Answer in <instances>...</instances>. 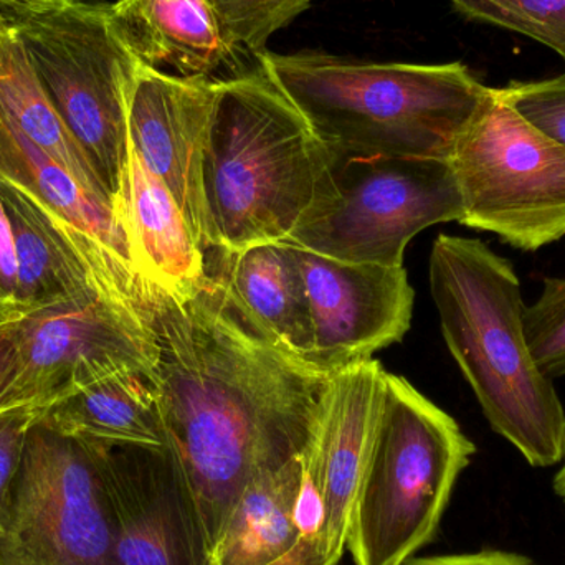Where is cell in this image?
Listing matches in <instances>:
<instances>
[{
    "label": "cell",
    "instance_id": "cell-29",
    "mask_svg": "<svg viewBox=\"0 0 565 565\" xmlns=\"http://www.w3.org/2000/svg\"><path fill=\"white\" fill-rule=\"evenodd\" d=\"M405 565H536L520 554L504 551H481L473 554H457V556L424 557L408 561Z\"/></svg>",
    "mask_w": 565,
    "mask_h": 565
},
{
    "label": "cell",
    "instance_id": "cell-11",
    "mask_svg": "<svg viewBox=\"0 0 565 565\" xmlns=\"http://www.w3.org/2000/svg\"><path fill=\"white\" fill-rule=\"evenodd\" d=\"M118 565H214L194 491L169 447L99 444Z\"/></svg>",
    "mask_w": 565,
    "mask_h": 565
},
{
    "label": "cell",
    "instance_id": "cell-25",
    "mask_svg": "<svg viewBox=\"0 0 565 565\" xmlns=\"http://www.w3.org/2000/svg\"><path fill=\"white\" fill-rule=\"evenodd\" d=\"M540 298L524 312L527 344L537 367L556 381L565 377V278H544Z\"/></svg>",
    "mask_w": 565,
    "mask_h": 565
},
{
    "label": "cell",
    "instance_id": "cell-14",
    "mask_svg": "<svg viewBox=\"0 0 565 565\" xmlns=\"http://www.w3.org/2000/svg\"><path fill=\"white\" fill-rule=\"evenodd\" d=\"M17 262L22 319L89 296L139 298V275L118 255L76 231L13 185L0 182Z\"/></svg>",
    "mask_w": 565,
    "mask_h": 565
},
{
    "label": "cell",
    "instance_id": "cell-18",
    "mask_svg": "<svg viewBox=\"0 0 565 565\" xmlns=\"http://www.w3.org/2000/svg\"><path fill=\"white\" fill-rule=\"evenodd\" d=\"M126 231L139 277L171 292H191L207 274L199 247L169 189L146 169L129 145Z\"/></svg>",
    "mask_w": 565,
    "mask_h": 565
},
{
    "label": "cell",
    "instance_id": "cell-22",
    "mask_svg": "<svg viewBox=\"0 0 565 565\" xmlns=\"http://www.w3.org/2000/svg\"><path fill=\"white\" fill-rule=\"evenodd\" d=\"M0 109L79 184L108 202L85 152L60 118L32 58L9 17L0 10ZM111 205V204H109ZM116 212V211H115Z\"/></svg>",
    "mask_w": 565,
    "mask_h": 565
},
{
    "label": "cell",
    "instance_id": "cell-28",
    "mask_svg": "<svg viewBox=\"0 0 565 565\" xmlns=\"http://www.w3.org/2000/svg\"><path fill=\"white\" fill-rule=\"evenodd\" d=\"M22 321L17 302V262L9 218L0 199V331Z\"/></svg>",
    "mask_w": 565,
    "mask_h": 565
},
{
    "label": "cell",
    "instance_id": "cell-4",
    "mask_svg": "<svg viewBox=\"0 0 565 565\" xmlns=\"http://www.w3.org/2000/svg\"><path fill=\"white\" fill-rule=\"evenodd\" d=\"M335 152L448 161L490 95L460 62H365L328 53L257 56Z\"/></svg>",
    "mask_w": 565,
    "mask_h": 565
},
{
    "label": "cell",
    "instance_id": "cell-21",
    "mask_svg": "<svg viewBox=\"0 0 565 565\" xmlns=\"http://www.w3.org/2000/svg\"><path fill=\"white\" fill-rule=\"evenodd\" d=\"M40 422L83 440L105 445L168 447L152 375L125 372L102 379L36 415Z\"/></svg>",
    "mask_w": 565,
    "mask_h": 565
},
{
    "label": "cell",
    "instance_id": "cell-24",
    "mask_svg": "<svg viewBox=\"0 0 565 565\" xmlns=\"http://www.w3.org/2000/svg\"><path fill=\"white\" fill-rule=\"evenodd\" d=\"M242 53H267L275 33L301 15L315 0H212Z\"/></svg>",
    "mask_w": 565,
    "mask_h": 565
},
{
    "label": "cell",
    "instance_id": "cell-17",
    "mask_svg": "<svg viewBox=\"0 0 565 565\" xmlns=\"http://www.w3.org/2000/svg\"><path fill=\"white\" fill-rule=\"evenodd\" d=\"M205 257L214 262L232 299L252 324L271 344L308 362L315 334L298 247L271 242L234 254L215 248L205 252Z\"/></svg>",
    "mask_w": 565,
    "mask_h": 565
},
{
    "label": "cell",
    "instance_id": "cell-6",
    "mask_svg": "<svg viewBox=\"0 0 565 565\" xmlns=\"http://www.w3.org/2000/svg\"><path fill=\"white\" fill-rule=\"evenodd\" d=\"M2 12L126 227L129 102L142 62L119 30L111 3L17 7Z\"/></svg>",
    "mask_w": 565,
    "mask_h": 565
},
{
    "label": "cell",
    "instance_id": "cell-31",
    "mask_svg": "<svg viewBox=\"0 0 565 565\" xmlns=\"http://www.w3.org/2000/svg\"><path fill=\"white\" fill-rule=\"evenodd\" d=\"M9 2L12 6L10 9H17V7L65 6V3H78L85 0H9Z\"/></svg>",
    "mask_w": 565,
    "mask_h": 565
},
{
    "label": "cell",
    "instance_id": "cell-15",
    "mask_svg": "<svg viewBox=\"0 0 565 565\" xmlns=\"http://www.w3.org/2000/svg\"><path fill=\"white\" fill-rule=\"evenodd\" d=\"M385 375L374 359L332 372L302 455L321 487L329 565H338L348 547L352 507L384 407Z\"/></svg>",
    "mask_w": 565,
    "mask_h": 565
},
{
    "label": "cell",
    "instance_id": "cell-32",
    "mask_svg": "<svg viewBox=\"0 0 565 565\" xmlns=\"http://www.w3.org/2000/svg\"><path fill=\"white\" fill-rule=\"evenodd\" d=\"M553 488L554 493H556V497L563 501L565 507V461L563 467H561V470L557 471L556 477H554Z\"/></svg>",
    "mask_w": 565,
    "mask_h": 565
},
{
    "label": "cell",
    "instance_id": "cell-20",
    "mask_svg": "<svg viewBox=\"0 0 565 565\" xmlns=\"http://www.w3.org/2000/svg\"><path fill=\"white\" fill-rule=\"evenodd\" d=\"M0 182L13 185L76 231L95 238L135 270L128 232L115 209L33 145L2 109Z\"/></svg>",
    "mask_w": 565,
    "mask_h": 565
},
{
    "label": "cell",
    "instance_id": "cell-30",
    "mask_svg": "<svg viewBox=\"0 0 565 565\" xmlns=\"http://www.w3.org/2000/svg\"><path fill=\"white\" fill-rule=\"evenodd\" d=\"M12 328L0 331V391H2L7 377H9L10 369H12L13 352H15Z\"/></svg>",
    "mask_w": 565,
    "mask_h": 565
},
{
    "label": "cell",
    "instance_id": "cell-27",
    "mask_svg": "<svg viewBox=\"0 0 565 565\" xmlns=\"http://www.w3.org/2000/svg\"><path fill=\"white\" fill-rule=\"evenodd\" d=\"M36 415V412L29 408H15L0 414V501L22 463L26 435Z\"/></svg>",
    "mask_w": 565,
    "mask_h": 565
},
{
    "label": "cell",
    "instance_id": "cell-8",
    "mask_svg": "<svg viewBox=\"0 0 565 565\" xmlns=\"http://www.w3.org/2000/svg\"><path fill=\"white\" fill-rule=\"evenodd\" d=\"M460 189V224L537 252L565 237V148L534 128L497 88L448 156Z\"/></svg>",
    "mask_w": 565,
    "mask_h": 565
},
{
    "label": "cell",
    "instance_id": "cell-5",
    "mask_svg": "<svg viewBox=\"0 0 565 565\" xmlns=\"http://www.w3.org/2000/svg\"><path fill=\"white\" fill-rule=\"evenodd\" d=\"M475 454L451 415L387 372L381 420L349 524L354 564L405 565L427 546Z\"/></svg>",
    "mask_w": 565,
    "mask_h": 565
},
{
    "label": "cell",
    "instance_id": "cell-10",
    "mask_svg": "<svg viewBox=\"0 0 565 565\" xmlns=\"http://www.w3.org/2000/svg\"><path fill=\"white\" fill-rule=\"evenodd\" d=\"M12 369L0 391V414L55 402L125 372L154 375L158 348L139 298L89 296L25 316L13 326Z\"/></svg>",
    "mask_w": 565,
    "mask_h": 565
},
{
    "label": "cell",
    "instance_id": "cell-9",
    "mask_svg": "<svg viewBox=\"0 0 565 565\" xmlns=\"http://www.w3.org/2000/svg\"><path fill=\"white\" fill-rule=\"evenodd\" d=\"M0 565H118L98 441L35 418L0 501Z\"/></svg>",
    "mask_w": 565,
    "mask_h": 565
},
{
    "label": "cell",
    "instance_id": "cell-16",
    "mask_svg": "<svg viewBox=\"0 0 565 565\" xmlns=\"http://www.w3.org/2000/svg\"><path fill=\"white\" fill-rule=\"evenodd\" d=\"M111 10L146 65L171 66L185 78L237 75L242 50L212 0H115Z\"/></svg>",
    "mask_w": 565,
    "mask_h": 565
},
{
    "label": "cell",
    "instance_id": "cell-1",
    "mask_svg": "<svg viewBox=\"0 0 565 565\" xmlns=\"http://www.w3.org/2000/svg\"><path fill=\"white\" fill-rule=\"evenodd\" d=\"M205 260L204 280L184 295L141 277V305L168 447L215 551L245 490L305 454L331 374L271 344Z\"/></svg>",
    "mask_w": 565,
    "mask_h": 565
},
{
    "label": "cell",
    "instance_id": "cell-12",
    "mask_svg": "<svg viewBox=\"0 0 565 565\" xmlns=\"http://www.w3.org/2000/svg\"><path fill=\"white\" fill-rule=\"evenodd\" d=\"M315 344L308 362L332 372L402 341L415 292L404 267L351 264L298 248Z\"/></svg>",
    "mask_w": 565,
    "mask_h": 565
},
{
    "label": "cell",
    "instance_id": "cell-13",
    "mask_svg": "<svg viewBox=\"0 0 565 565\" xmlns=\"http://www.w3.org/2000/svg\"><path fill=\"white\" fill-rule=\"evenodd\" d=\"M218 79L139 65L129 102V145L178 202L199 247L211 250L204 156Z\"/></svg>",
    "mask_w": 565,
    "mask_h": 565
},
{
    "label": "cell",
    "instance_id": "cell-2",
    "mask_svg": "<svg viewBox=\"0 0 565 565\" xmlns=\"http://www.w3.org/2000/svg\"><path fill=\"white\" fill-rule=\"evenodd\" d=\"M332 162V149L260 60L218 78L204 156L211 250L288 241L331 191Z\"/></svg>",
    "mask_w": 565,
    "mask_h": 565
},
{
    "label": "cell",
    "instance_id": "cell-26",
    "mask_svg": "<svg viewBox=\"0 0 565 565\" xmlns=\"http://www.w3.org/2000/svg\"><path fill=\"white\" fill-rule=\"evenodd\" d=\"M497 89L534 128L565 148V73L536 82H511Z\"/></svg>",
    "mask_w": 565,
    "mask_h": 565
},
{
    "label": "cell",
    "instance_id": "cell-33",
    "mask_svg": "<svg viewBox=\"0 0 565 565\" xmlns=\"http://www.w3.org/2000/svg\"><path fill=\"white\" fill-rule=\"evenodd\" d=\"M10 2L9 0H0V10H3V9H10Z\"/></svg>",
    "mask_w": 565,
    "mask_h": 565
},
{
    "label": "cell",
    "instance_id": "cell-7",
    "mask_svg": "<svg viewBox=\"0 0 565 565\" xmlns=\"http://www.w3.org/2000/svg\"><path fill=\"white\" fill-rule=\"evenodd\" d=\"M332 152L331 191L285 241L295 247L351 264L404 267L415 235L463 217L448 161Z\"/></svg>",
    "mask_w": 565,
    "mask_h": 565
},
{
    "label": "cell",
    "instance_id": "cell-3",
    "mask_svg": "<svg viewBox=\"0 0 565 565\" xmlns=\"http://www.w3.org/2000/svg\"><path fill=\"white\" fill-rule=\"evenodd\" d=\"M430 289L448 351L491 430L531 467L563 463L565 408L531 354L513 264L478 238L441 234L431 247Z\"/></svg>",
    "mask_w": 565,
    "mask_h": 565
},
{
    "label": "cell",
    "instance_id": "cell-23",
    "mask_svg": "<svg viewBox=\"0 0 565 565\" xmlns=\"http://www.w3.org/2000/svg\"><path fill=\"white\" fill-rule=\"evenodd\" d=\"M465 19L521 33L565 63V0H447Z\"/></svg>",
    "mask_w": 565,
    "mask_h": 565
},
{
    "label": "cell",
    "instance_id": "cell-19",
    "mask_svg": "<svg viewBox=\"0 0 565 565\" xmlns=\"http://www.w3.org/2000/svg\"><path fill=\"white\" fill-rule=\"evenodd\" d=\"M302 457L262 475L242 494L214 551V565H328L296 523Z\"/></svg>",
    "mask_w": 565,
    "mask_h": 565
}]
</instances>
